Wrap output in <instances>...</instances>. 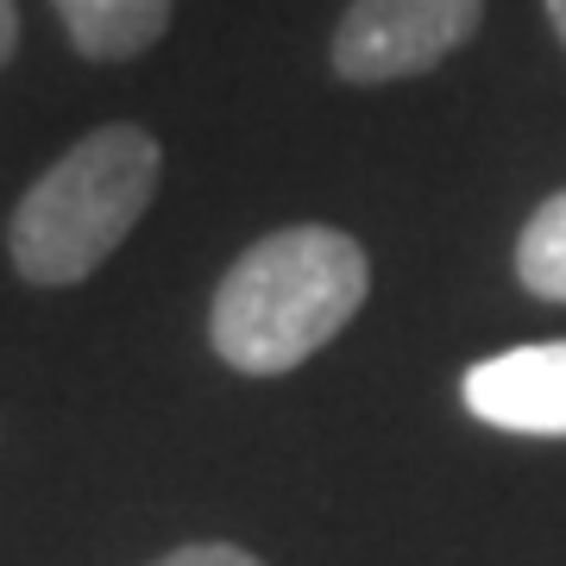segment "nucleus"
Wrapping results in <instances>:
<instances>
[{
    "label": "nucleus",
    "mask_w": 566,
    "mask_h": 566,
    "mask_svg": "<svg viewBox=\"0 0 566 566\" xmlns=\"http://www.w3.org/2000/svg\"><path fill=\"white\" fill-rule=\"evenodd\" d=\"M365 290L371 264L359 240L322 221L277 227L227 264L208 308V340L245 378H277L322 353L359 315Z\"/></svg>",
    "instance_id": "f257e3e1"
},
{
    "label": "nucleus",
    "mask_w": 566,
    "mask_h": 566,
    "mask_svg": "<svg viewBox=\"0 0 566 566\" xmlns=\"http://www.w3.org/2000/svg\"><path fill=\"white\" fill-rule=\"evenodd\" d=\"M158 170L164 151L145 126H95L20 196L7 227L13 271L44 290L95 277V264L145 221L158 196Z\"/></svg>",
    "instance_id": "f03ea898"
},
{
    "label": "nucleus",
    "mask_w": 566,
    "mask_h": 566,
    "mask_svg": "<svg viewBox=\"0 0 566 566\" xmlns=\"http://www.w3.org/2000/svg\"><path fill=\"white\" fill-rule=\"evenodd\" d=\"M485 20V0H353L334 25V76L403 82L453 57Z\"/></svg>",
    "instance_id": "7ed1b4c3"
},
{
    "label": "nucleus",
    "mask_w": 566,
    "mask_h": 566,
    "mask_svg": "<svg viewBox=\"0 0 566 566\" xmlns=\"http://www.w3.org/2000/svg\"><path fill=\"white\" fill-rule=\"evenodd\" d=\"M460 397L479 422L504 434H566V340L479 359Z\"/></svg>",
    "instance_id": "20e7f679"
},
{
    "label": "nucleus",
    "mask_w": 566,
    "mask_h": 566,
    "mask_svg": "<svg viewBox=\"0 0 566 566\" xmlns=\"http://www.w3.org/2000/svg\"><path fill=\"white\" fill-rule=\"evenodd\" d=\"M63 32L82 57L95 63H126L151 51L170 25V0H57Z\"/></svg>",
    "instance_id": "39448f33"
},
{
    "label": "nucleus",
    "mask_w": 566,
    "mask_h": 566,
    "mask_svg": "<svg viewBox=\"0 0 566 566\" xmlns=\"http://www.w3.org/2000/svg\"><path fill=\"white\" fill-rule=\"evenodd\" d=\"M516 277L528 296L566 303V189L528 214L523 240H516Z\"/></svg>",
    "instance_id": "423d86ee"
},
{
    "label": "nucleus",
    "mask_w": 566,
    "mask_h": 566,
    "mask_svg": "<svg viewBox=\"0 0 566 566\" xmlns=\"http://www.w3.org/2000/svg\"><path fill=\"white\" fill-rule=\"evenodd\" d=\"M151 566H264V560L245 554V547H233V542H189V547H177V554H164V560H151Z\"/></svg>",
    "instance_id": "0eeeda50"
},
{
    "label": "nucleus",
    "mask_w": 566,
    "mask_h": 566,
    "mask_svg": "<svg viewBox=\"0 0 566 566\" xmlns=\"http://www.w3.org/2000/svg\"><path fill=\"white\" fill-rule=\"evenodd\" d=\"M13 51H20V7H13V0H0V70H7Z\"/></svg>",
    "instance_id": "6e6552de"
},
{
    "label": "nucleus",
    "mask_w": 566,
    "mask_h": 566,
    "mask_svg": "<svg viewBox=\"0 0 566 566\" xmlns=\"http://www.w3.org/2000/svg\"><path fill=\"white\" fill-rule=\"evenodd\" d=\"M547 20H554V32H560V44H566V0H547Z\"/></svg>",
    "instance_id": "1a4fd4ad"
}]
</instances>
